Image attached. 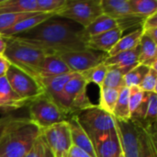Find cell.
Returning <instances> with one entry per match:
<instances>
[{
  "instance_id": "obj_8",
  "label": "cell",
  "mask_w": 157,
  "mask_h": 157,
  "mask_svg": "<svg viewBox=\"0 0 157 157\" xmlns=\"http://www.w3.org/2000/svg\"><path fill=\"white\" fill-rule=\"evenodd\" d=\"M102 14L116 19L124 31L131 28H141L144 18L134 15L129 0H100Z\"/></svg>"
},
{
  "instance_id": "obj_1",
  "label": "cell",
  "mask_w": 157,
  "mask_h": 157,
  "mask_svg": "<svg viewBox=\"0 0 157 157\" xmlns=\"http://www.w3.org/2000/svg\"><path fill=\"white\" fill-rule=\"evenodd\" d=\"M10 38L42 50L48 54L88 50V39L84 33V28L72 20L57 16L30 30Z\"/></svg>"
},
{
  "instance_id": "obj_37",
  "label": "cell",
  "mask_w": 157,
  "mask_h": 157,
  "mask_svg": "<svg viewBox=\"0 0 157 157\" xmlns=\"http://www.w3.org/2000/svg\"><path fill=\"white\" fill-rule=\"evenodd\" d=\"M146 93L142 91L139 86H132L130 87V98H129V106H130V112L132 114L141 106L143 103Z\"/></svg>"
},
{
  "instance_id": "obj_6",
  "label": "cell",
  "mask_w": 157,
  "mask_h": 157,
  "mask_svg": "<svg viewBox=\"0 0 157 157\" xmlns=\"http://www.w3.org/2000/svg\"><path fill=\"white\" fill-rule=\"evenodd\" d=\"M102 15L100 0L69 1L56 16L72 20L84 29L89 26L97 17Z\"/></svg>"
},
{
  "instance_id": "obj_21",
  "label": "cell",
  "mask_w": 157,
  "mask_h": 157,
  "mask_svg": "<svg viewBox=\"0 0 157 157\" xmlns=\"http://www.w3.org/2000/svg\"><path fill=\"white\" fill-rule=\"evenodd\" d=\"M108 67H128L139 64V45L128 52H121L113 56H107L102 62Z\"/></svg>"
},
{
  "instance_id": "obj_38",
  "label": "cell",
  "mask_w": 157,
  "mask_h": 157,
  "mask_svg": "<svg viewBox=\"0 0 157 157\" xmlns=\"http://www.w3.org/2000/svg\"><path fill=\"white\" fill-rule=\"evenodd\" d=\"M141 28L143 29V32L146 31V30L157 29V13L153 14V15L147 17L146 18H144Z\"/></svg>"
},
{
  "instance_id": "obj_3",
  "label": "cell",
  "mask_w": 157,
  "mask_h": 157,
  "mask_svg": "<svg viewBox=\"0 0 157 157\" xmlns=\"http://www.w3.org/2000/svg\"><path fill=\"white\" fill-rule=\"evenodd\" d=\"M41 131L30 121L10 131L0 143V157H24Z\"/></svg>"
},
{
  "instance_id": "obj_12",
  "label": "cell",
  "mask_w": 157,
  "mask_h": 157,
  "mask_svg": "<svg viewBox=\"0 0 157 157\" xmlns=\"http://www.w3.org/2000/svg\"><path fill=\"white\" fill-rule=\"evenodd\" d=\"M117 132L124 157H139L138 136L134 122L132 120L120 121L115 119Z\"/></svg>"
},
{
  "instance_id": "obj_20",
  "label": "cell",
  "mask_w": 157,
  "mask_h": 157,
  "mask_svg": "<svg viewBox=\"0 0 157 157\" xmlns=\"http://www.w3.org/2000/svg\"><path fill=\"white\" fill-rule=\"evenodd\" d=\"M139 63L157 69V42L144 34L139 42Z\"/></svg>"
},
{
  "instance_id": "obj_27",
  "label": "cell",
  "mask_w": 157,
  "mask_h": 157,
  "mask_svg": "<svg viewBox=\"0 0 157 157\" xmlns=\"http://www.w3.org/2000/svg\"><path fill=\"white\" fill-rule=\"evenodd\" d=\"M134 66L121 67V68L109 67V71L106 75L102 86L117 88V89H121V87H124V76Z\"/></svg>"
},
{
  "instance_id": "obj_11",
  "label": "cell",
  "mask_w": 157,
  "mask_h": 157,
  "mask_svg": "<svg viewBox=\"0 0 157 157\" xmlns=\"http://www.w3.org/2000/svg\"><path fill=\"white\" fill-rule=\"evenodd\" d=\"M77 73H67L64 75H60L56 76L50 77H39L38 81L42 86L45 94L55 103L57 104L66 113V104L64 100V86L66 83L74 77Z\"/></svg>"
},
{
  "instance_id": "obj_14",
  "label": "cell",
  "mask_w": 157,
  "mask_h": 157,
  "mask_svg": "<svg viewBox=\"0 0 157 157\" xmlns=\"http://www.w3.org/2000/svg\"><path fill=\"white\" fill-rule=\"evenodd\" d=\"M96 157H120L122 149L117 129L98 140L94 144Z\"/></svg>"
},
{
  "instance_id": "obj_10",
  "label": "cell",
  "mask_w": 157,
  "mask_h": 157,
  "mask_svg": "<svg viewBox=\"0 0 157 157\" xmlns=\"http://www.w3.org/2000/svg\"><path fill=\"white\" fill-rule=\"evenodd\" d=\"M58 55L65 63L71 72L78 74L102 63L104 59L107 57V53L98 52L90 49L68 52Z\"/></svg>"
},
{
  "instance_id": "obj_40",
  "label": "cell",
  "mask_w": 157,
  "mask_h": 157,
  "mask_svg": "<svg viewBox=\"0 0 157 157\" xmlns=\"http://www.w3.org/2000/svg\"><path fill=\"white\" fill-rule=\"evenodd\" d=\"M9 65H10L9 62L3 55H0V78L6 76Z\"/></svg>"
},
{
  "instance_id": "obj_34",
  "label": "cell",
  "mask_w": 157,
  "mask_h": 157,
  "mask_svg": "<svg viewBox=\"0 0 157 157\" xmlns=\"http://www.w3.org/2000/svg\"><path fill=\"white\" fill-rule=\"evenodd\" d=\"M68 0H36L37 12L57 14L67 4Z\"/></svg>"
},
{
  "instance_id": "obj_33",
  "label": "cell",
  "mask_w": 157,
  "mask_h": 157,
  "mask_svg": "<svg viewBox=\"0 0 157 157\" xmlns=\"http://www.w3.org/2000/svg\"><path fill=\"white\" fill-rule=\"evenodd\" d=\"M37 12H29V13H7V14H0V34L5 30L13 27L16 23L20 20L27 18L29 17L33 16Z\"/></svg>"
},
{
  "instance_id": "obj_39",
  "label": "cell",
  "mask_w": 157,
  "mask_h": 157,
  "mask_svg": "<svg viewBox=\"0 0 157 157\" xmlns=\"http://www.w3.org/2000/svg\"><path fill=\"white\" fill-rule=\"evenodd\" d=\"M67 157H91L86 152H85L84 150L80 149L79 147H76L75 145H72Z\"/></svg>"
},
{
  "instance_id": "obj_31",
  "label": "cell",
  "mask_w": 157,
  "mask_h": 157,
  "mask_svg": "<svg viewBox=\"0 0 157 157\" xmlns=\"http://www.w3.org/2000/svg\"><path fill=\"white\" fill-rule=\"evenodd\" d=\"M28 121H29V118L19 117L11 113L2 116L0 118V143L10 131L27 122Z\"/></svg>"
},
{
  "instance_id": "obj_2",
  "label": "cell",
  "mask_w": 157,
  "mask_h": 157,
  "mask_svg": "<svg viewBox=\"0 0 157 157\" xmlns=\"http://www.w3.org/2000/svg\"><path fill=\"white\" fill-rule=\"evenodd\" d=\"M6 39V47L3 56L10 64L38 79L40 63L48 53L42 50L17 41L13 38L9 37Z\"/></svg>"
},
{
  "instance_id": "obj_18",
  "label": "cell",
  "mask_w": 157,
  "mask_h": 157,
  "mask_svg": "<svg viewBox=\"0 0 157 157\" xmlns=\"http://www.w3.org/2000/svg\"><path fill=\"white\" fill-rule=\"evenodd\" d=\"M133 122L138 136L139 157H157L156 133H151L140 123L136 121Z\"/></svg>"
},
{
  "instance_id": "obj_5",
  "label": "cell",
  "mask_w": 157,
  "mask_h": 157,
  "mask_svg": "<svg viewBox=\"0 0 157 157\" xmlns=\"http://www.w3.org/2000/svg\"><path fill=\"white\" fill-rule=\"evenodd\" d=\"M27 107L29 108V120L40 131L54 124L67 121L71 117L46 94L34 98Z\"/></svg>"
},
{
  "instance_id": "obj_26",
  "label": "cell",
  "mask_w": 157,
  "mask_h": 157,
  "mask_svg": "<svg viewBox=\"0 0 157 157\" xmlns=\"http://www.w3.org/2000/svg\"><path fill=\"white\" fill-rule=\"evenodd\" d=\"M129 98H130V88L126 86L121 87L120 89L118 100L113 112V117L115 119L120 121L131 120Z\"/></svg>"
},
{
  "instance_id": "obj_35",
  "label": "cell",
  "mask_w": 157,
  "mask_h": 157,
  "mask_svg": "<svg viewBox=\"0 0 157 157\" xmlns=\"http://www.w3.org/2000/svg\"><path fill=\"white\" fill-rule=\"evenodd\" d=\"M24 157H53L52 154L40 134Z\"/></svg>"
},
{
  "instance_id": "obj_16",
  "label": "cell",
  "mask_w": 157,
  "mask_h": 157,
  "mask_svg": "<svg viewBox=\"0 0 157 157\" xmlns=\"http://www.w3.org/2000/svg\"><path fill=\"white\" fill-rule=\"evenodd\" d=\"M54 16H56L55 13H40V12H37L33 16L29 17L27 18H24V19L20 20L19 22L16 23L13 27L5 30L0 35L5 37V38H8V37H13V36L21 34L23 32H26L28 30L34 29L38 25L41 24L42 22L46 21L47 19H49Z\"/></svg>"
},
{
  "instance_id": "obj_22",
  "label": "cell",
  "mask_w": 157,
  "mask_h": 157,
  "mask_svg": "<svg viewBox=\"0 0 157 157\" xmlns=\"http://www.w3.org/2000/svg\"><path fill=\"white\" fill-rule=\"evenodd\" d=\"M117 28H120V26H119V22L116 19L102 14L98 17H97L89 26L84 29V33L86 37L89 39L90 37L104 33L106 31Z\"/></svg>"
},
{
  "instance_id": "obj_32",
  "label": "cell",
  "mask_w": 157,
  "mask_h": 157,
  "mask_svg": "<svg viewBox=\"0 0 157 157\" xmlns=\"http://www.w3.org/2000/svg\"><path fill=\"white\" fill-rule=\"evenodd\" d=\"M150 68L144 64H137L132 69H131L124 76V86L132 87L139 86L145 75L148 74Z\"/></svg>"
},
{
  "instance_id": "obj_15",
  "label": "cell",
  "mask_w": 157,
  "mask_h": 157,
  "mask_svg": "<svg viewBox=\"0 0 157 157\" xmlns=\"http://www.w3.org/2000/svg\"><path fill=\"white\" fill-rule=\"evenodd\" d=\"M123 30L117 28L104 33L90 37L87 40L88 49L103 53H108L122 37Z\"/></svg>"
},
{
  "instance_id": "obj_30",
  "label": "cell",
  "mask_w": 157,
  "mask_h": 157,
  "mask_svg": "<svg viewBox=\"0 0 157 157\" xmlns=\"http://www.w3.org/2000/svg\"><path fill=\"white\" fill-rule=\"evenodd\" d=\"M108 71H109V67L103 63H100L95 67H92L86 71L80 73V75L87 84L94 83L97 86H98L100 88L103 86V82L105 80Z\"/></svg>"
},
{
  "instance_id": "obj_29",
  "label": "cell",
  "mask_w": 157,
  "mask_h": 157,
  "mask_svg": "<svg viewBox=\"0 0 157 157\" xmlns=\"http://www.w3.org/2000/svg\"><path fill=\"white\" fill-rule=\"evenodd\" d=\"M129 4L132 13L143 18L157 13L156 0H129Z\"/></svg>"
},
{
  "instance_id": "obj_19",
  "label": "cell",
  "mask_w": 157,
  "mask_h": 157,
  "mask_svg": "<svg viewBox=\"0 0 157 157\" xmlns=\"http://www.w3.org/2000/svg\"><path fill=\"white\" fill-rule=\"evenodd\" d=\"M67 73H71V71L58 54H48L40 63L39 77L56 76Z\"/></svg>"
},
{
  "instance_id": "obj_36",
  "label": "cell",
  "mask_w": 157,
  "mask_h": 157,
  "mask_svg": "<svg viewBox=\"0 0 157 157\" xmlns=\"http://www.w3.org/2000/svg\"><path fill=\"white\" fill-rule=\"evenodd\" d=\"M157 87V69L150 68L148 74L145 75L139 88L145 93H156Z\"/></svg>"
},
{
  "instance_id": "obj_41",
  "label": "cell",
  "mask_w": 157,
  "mask_h": 157,
  "mask_svg": "<svg viewBox=\"0 0 157 157\" xmlns=\"http://www.w3.org/2000/svg\"><path fill=\"white\" fill-rule=\"evenodd\" d=\"M6 47V39L0 35V55H3Z\"/></svg>"
},
{
  "instance_id": "obj_23",
  "label": "cell",
  "mask_w": 157,
  "mask_h": 157,
  "mask_svg": "<svg viewBox=\"0 0 157 157\" xmlns=\"http://www.w3.org/2000/svg\"><path fill=\"white\" fill-rule=\"evenodd\" d=\"M142 35H143V29L142 28H138L133 31H132L131 33L127 34L126 36H122L119 40V41L115 44V46L107 53V56L109 57L113 56L121 52H128L136 48L139 45Z\"/></svg>"
},
{
  "instance_id": "obj_25",
  "label": "cell",
  "mask_w": 157,
  "mask_h": 157,
  "mask_svg": "<svg viewBox=\"0 0 157 157\" xmlns=\"http://www.w3.org/2000/svg\"><path fill=\"white\" fill-rule=\"evenodd\" d=\"M87 83L85 81V79L82 77L80 74H76L74 77H72L65 85L64 86V100L66 104L67 112L69 110V107L75 98L82 91L84 88H86ZM69 114V112H68Z\"/></svg>"
},
{
  "instance_id": "obj_13",
  "label": "cell",
  "mask_w": 157,
  "mask_h": 157,
  "mask_svg": "<svg viewBox=\"0 0 157 157\" xmlns=\"http://www.w3.org/2000/svg\"><path fill=\"white\" fill-rule=\"evenodd\" d=\"M29 103L15 93L6 76L0 78V112L6 115L12 110L28 106Z\"/></svg>"
},
{
  "instance_id": "obj_42",
  "label": "cell",
  "mask_w": 157,
  "mask_h": 157,
  "mask_svg": "<svg viewBox=\"0 0 157 157\" xmlns=\"http://www.w3.org/2000/svg\"><path fill=\"white\" fill-rule=\"evenodd\" d=\"M120 157H124V156H123V155H121V156H120Z\"/></svg>"
},
{
  "instance_id": "obj_4",
  "label": "cell",
  "mask_w": 157,
  "mask_h": 157,
  "mask_svg": "<svg viewBox=\"0 0 157 157\" xmlns=\"http://www.w3.org/2000/svg\"><path fill=\"white\" fill-rule=\"evenodd\" d=\"M75 117L87 134L93 146L103 136L117 129L113 115L101 109L98 105L79 112Z\"/></svg>"
},
{
  "instance_id": "obj_17",
  "label": "cell",
  "mask_w": 157,
  "mask_h": 157,
  "mask_svg": "<svg viewBox=\"0 0 157 157\" xmlns=\"http://www.w3.org/2000/svg\"><path fill=\"white\" fill-rule=\"evenodd\" d=\"M67 123L70 128L71 132V139L73 145L79 147L80 149L86 152L91 157H96L94 146L88 138L86 132L83 130V128L80 126L78 121H76L75 116H72L68 119Z\"/></svg>"
},
{
  "instance_id": "obj_28",
  "label": "cell",
  "mask_w": 157,
  "mask_h": 157,
  "mask_svg": "<svg viewBox=\"0 0 157 157\" xmlns=\"http://www.w3.org/2000/svg\"><path fill=\"white\" fill-rule=\"evenodd\" d=\"M120 89L117 88H110V87H100V99L99 104L98 105V108L107 111L108 113L113 115L114 109L118 100Z\"/></svg>"
},
{
  "instance_id": "obj_9",
  "label": "cell",
  "mask_w": 157,
  "mask_h": 157,
  "mask_svg": "<svg viewBox=\"0 0 157 157\" xmlns=\"http://www.w3.org/2000/svg\"><path fill=\"white\" fill-rule=\"evenodd\" d=\"M41 135L53 157H67L73 145L70 128L67 121L54 124L41 131Z\"/></svg>"
},
{
  "instance_id": "obj_24",
  "label": "cell",
  "mask_w": 157,
  "mask_h": 157,
  "mask_svg": "<svg viewBox=\"0 0 157 157\" xmlns=\"http://www.w3.org/2000/svg\"><path fill=\"white\" fill-rule=\"evenodd\" d=\"M37 12L36 0H0V14Z\"/></svg>"
},
{
  "instance_id": "obj_7",
  "label": "cell",
  "mask_w": 157,
  "mask_h": 157,
  "mask_svg": "<svg viewBox=\"0 0 157 157\" xmlns=\"http://www.w3.org/2000/svg\"><path fill=\"white\" fill-rule=\"evenodd\" d=\"M6 78L15 93L29 102L45 94L38 79L12 64L7 69Z\"/></svg>"
}]
</instances>
